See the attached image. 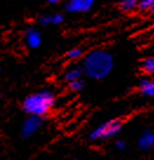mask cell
I'll list each match as a JSON object with an SVG mask.
<instances>
[{"instance_id":"obj_1","label":"cell","mask_w":154,"mask_h":160,"mask_svg":"<svg viewBox=\"0 0 154 160\" xmlns=\"http://www.w3.org/2000/svg\"><path fill=\"white\" fill-rule=\"evenodd\" d=\"M113 68V57L102 50H94L85 57L82 72L92 79H102Z\"/></svg>"},{"instance_id":"obj_2","label":"cell","mask_w":154,"mask_h":160,"mask_svg":"<svg viewBox=\"0 0 154 160\" xmlns=\"http://www.w3.org/2000/svg\"><path fill=\"white\" fill-rule=\"evenodd\" d=\"M54 101V94L50 90H44L28 95L24 100L22 107L31 115L42 117L53 107Z\"/></svg>"},{"instance_id":"obj_3","label":"cell","mask_w":154,"mask_h":160,"mask_svg":"<svg viewBox=\"0 0 154 160\" xmlns=\"http://www.w3.org/2000/svg\"><path fill=\"white\" fill-rule=\"evenodd\" d=\"M122 122L120 120H109L107 122H105L104 125L97 127L92 134H91V139L92 140H102L107 139V138H112L114 137L120 130H121Z\"/></svg>"},{"instance_id":"obj_4","label":"cell","mask_w":154,"mask_h":160,"mask_svg":"<svg viewBox=\"0 0 154 160\" xmlns=\"http://www.w3.org/2000/svg\"><path fill=\"white\" fill-rule=\"evenodd\" d=\"M42 122H44V120H42L41 117L30 115V117L25 120V122H24V125H22V128H21L22 137H24V138H28L31 135H33L35 132L42 126Z\"/></svg>"},{"instance_id":"obj_5","label":"cell","mask_w":154,"mask_h":160,"mask_svg":"<svg viewBox=\"0 0 154 160\" xmlns=\"http://www.w3.org/2000/svg\"><path fill=\"white\" fill-rule=\"evenodd\" d=\"M95 0H68L65 5V8L70 13H81L87 12L92 8Z\"/></svg>"},{"instance_id":"obj_6","label":"cell","mask_w":154,"mask_h":160,"mask_svg":"<svg viewBox=\"0 0 154 160\" xmlns=\"http://www.w3.org/2000/svg\"><path fill=\"white\" fill-rule=\"evenodd\" d=\"M25 38H26V44L31 48H37L41 44V34L35 28H33V27H30V28L26 30Z\"/></svg>"},{"instance_id":"obj_7","label":"cell","mask_w":154,"mask_h":160,"mask_svg":"<svg viewBox=\"0 0 154 160\" xmlns=\"http://www.w3.org/2000/svg\"><path fill=\"white\" fill-rule=\"evenodd\" d=\"M62 21H64V15L60 14V13H54V14L41 15L39 19V24L41 26L59 25Z\"/></svg>"},{"instance_id":"obj_8","label":"cell","mask_w":154,"mask_h":160,"mask_svg":"<svg viewBox=\"0 0 154 160\" xmlns=\"http://www.w3.org/2000/svg\"><path fill=\"white\" fill-rule=\"evenodd\" d=\"M139 90L145 95H154V79H142L139 84Z\"/></svg>"},{"instance_id":"obj_9","label":"cell","mask_w":154,"mask_h":160,"mask_svg":"<svg viewBox=\"0 0 154 160\" xmlns=\"http://www.w3.org/2000/svg\"><path fill=\"white\" fill-rule=\"evenodd\" d=\"M139 146L144 150H148L152 146H154V133L145 132L139 139Z\"/></svg>"},{"instance_id":"obj_10","label":"cell","mask_w":154,"mask_h":160,"mask_svg":"<svg viewBox=\"0 0 154 160\" xmlns=\"http://www.w3.org/2000/svg\"><path fill=\"white\" fill-rule=\"evenodd\" d=\"M81 74H82V68H80V67H72V68H70L65 73V80L68 81V82H72L74 80L80 79Z\"/></svg>"},{"instance_id":"obj_11","label":"cell","mask_w":154,"mask_h":160,"mask_svg":"<svg viewBox=\"0 0 154 160\" xmlns=\"http://www.w3.org/2000/svg\"><path fill=\"white\" fill-rule=\"evenodd\" d=\"M138 5H139V0H121L120 1V8L125 12L134 10Z\"/></svg>"},{"instance_id":"obj_12","label":"cell","mask_w":154,"mask_h":160,"mask_svg":"<svg viewBox=\"0 0 154 160\" xmlns=\"http://www.w3.org/2000/svg\"><path fill=\"white\" fill-rule=\"evenodd\" d=\"M82 53H84L82 48H80V47H73V48H71L70 51H67L66 57H67L68 59L75 60V59L81 58V57H82Z\"/></svg>"},{"instance_id":"obj_13","label":"cell","mask_w":154,"mask_h":160,"mask_svg":"<svg viewBox=\"0 0 154 160\" xmlns=\"http://www.w3.org/2000/svg\"><path fill=\"white\" fill-rule=\"evenodd\" d=\"M142 68L146 73L148 74H154V57L147 58L142 64Z\"/></svg>"},{"instance_id":"obj_14","label":"cell","mask_w":154,"mask_h":160,"mask_svg":"<svg viewBox=\"0 0 154 160\" xmlns=\"http://www.w3.org/2000/svg\"><path fill=\"white\" fill-rule=\"evenodd\" d=\"M154 5V0H139V8L142 11L151 10V7Z\"/></svg>"},{"instance_id":"obj_15","label":"cell","mask_w":154,"mask_h":160,"mask_svg":"<svg viewBox=\"0 0 154 160\" xmlns=\"http://www.w3.org/2000/svg\"><path fill=\"white\" fill-rule=\"evenodd\" d=\"M70 87H71V90H73V91H80L84 87V81L81 79L74 80V81L70 82Z\"/></svg>"},{"instance_id":"obj_16","label":"cell","mask_w":154,"mask_h":160,"mask_svg":"<svg viewBox=\"0 0 154 160\" xmlns=\"http://www.w3.org/2000/svg\"><path fill=\"white\" fill-rule=\"evenodd\" d=\"M125 146L126 145H125L124 140H118V141L115 142V147H117V148H119V150H124Z\"/></svg>"},{"instance_id":"obj_17","label":"cell","mask_w":154,"mask_h":160,"mask_svg":"<svg viewBox=\"0 0 154 160\" xmlns=\"http://www.w3.org/2000/svg\"><path fill=\"white\" fill-rule=\"evenodd\" d=\"M60 0H48V2L50 4H58Z\"/></svg>"},{"instance_id":"obj_18","label":"cell","mask_w":154,"mask_h":160,"mask_svg":"<svg viewBox=\"0 0 154 160\" xmlns=\"http://www.w3.org/2000/svg\"><path fill=\"white\" fill-rule=\"evenodd\" d=\"M149 12H151L152 14H154V5L152 6V7H151V10H149Z\"/></svg>"}]
</instances>
